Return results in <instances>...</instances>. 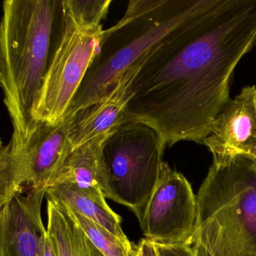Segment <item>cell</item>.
I'll return each mask as SVG.
<instances>
[{"label": "cell", "mask_w": 256, "mask_h": 256, "mask_svg": "<svg viewBox=\"0 0 256 256\" xmlns=\"http://www.w3.org/2000/svg\"><path fill=\"white\" fill-rule=\"evenodd\" d=\"M256 44V0H199L146 55L132 86L128 121L167 146L203 144L230 100V82Z\"/></svg>", "instance_id": "cell-1"}, {"label": "cell", "mask_w": 256, "mask_h": 256, "mask_svg": "<svg viewBox=\"0 0 256 256\" xmlns=\"http://www.w3.org/2000/svg\"><path fill=\"white\" fill-rule=\"evenodd\" d=\"M64 0H4L0 26V83L12 122L10 142L35 128L32 109L62 30Z\"/></svg>", "instance_id": "cell-2"}, {"label": "cell", "mask_w": 256, "mask_h": 256, "mask_svg": "<svg viewBox=\"0 0 256 256\" xmlns=\"http://www.w3.org/2000/svg\"><path fill=\"white\" fill-rule=\"evenodd\" d=\"M199 0H131L124 17L103 31L96 55L64 119L107 95L118 79L143 60L198 4Z\"/></svg>", "instance_id": "cell-3"}, {"label": "cell", "mask_w": 256, "mask_h": 256, "mask_svg": "<svg viewBox=\"0 0 256 256\" xmlns=\"http://www.w3.org/2000/svg\"><path fill=\"white\" fill-rule=\"evenodd\" d=\"M256 160L214 162L197 196L194 246L214 256H256Z\"/></svg>", "instance_id": "cell-4"}, {"label": "cell", "mask_w": 256, "mask_h": 256, "mask_svg": "<svg viewBox=\"0 0 256 256\" xmlns=\"http://www.w3.org/2000/svg\"><path fill=\"white\" fill-rule=\"evenodd\" d=\"M166 148L149 126L137 121L120 126L103 150L104 198L130 208L140 221L158 182Z\"/></svg>", "instance_id": "cell-5"}, {"label": "cell", "mask_w": 256, "mask_h": 256, "mask_svg": "<svg viewBox=\"0 0 256 256\" xmlns=\"http://www.w3.org/2000/svg\"><path fill=\"white\" fill-rule=\"evenodd\" d=\"M104 30L78 22L64 4L62 30L42 88L32 109L36 122L58 124L98 53Z\"/></svg>", "instance_id": "cell-6"}, {"label": "cell", "mask_w": 256, "mask_h": 256, "mask_svg": "<svg viewBox=\"0 0 256 256\" xmlns=\"http://www.w3.org/2000/svg\"><path fill=\"white\" fill-rule=\"evenodd\" d=\"M71 121L37 122L24 142L1 145L0 206L18 193L47 190L72 152L68 140Z\"/></svg>", "instance_id": "cell-7"}, {"label": "cell", "mask_w": 256, "mask_h": 256, "mask_svg": "<svg viewBox=\"0 0 256 256\" xmlns=\"http://www.w3.org/2000/svg\"><path fill=\"white\" fill-rule=\"evenodd\" d=\"M143 234L160 245H192L198 223L197 197L186 178L166 162L142 220Z\"/></svg>", "instance_id": "cell-8"}, {"label": "cell", "mask_w": 256, "mask_h": 256, "mask_svg": "<svg viewBox=\"0 0 256 256\" xmlns=\"http://www.w3.org/2000/svg\"><path fill=\"white\" fill-rule=\"evenodd\" d=\"M214 162L235 156L253 158L256 154V86H248L222 109L204 140Z\"/></svg>", "instance_id": "cell-9"}, {"label": "cell", "mask_w": 256, "mask_h": 256, "mask_svg": "<svg viewBox=\"0 0 256 256\" xmlns=\"http://www.w3.org/2000/svg\"><path fill=\"white\" fill-rule=\"evenodd\" d=\"M146 56L126 72L106 96L71 118L68 140L72 150L96 138L114 132L128 122V104L134 96L132 86Z\"/></svg>", "instance_id": "cell-10"}, {"label": "cell", "mask_w": 256, "mask_h": 256, "mask_svg": "<svg viewBox=\"0 0 256 256\" xmlns=\"http://www.w3.org/2000/svg\"><path fill=\"white\" fill-rule=\"evenodd\" d=\"M112 133L96 138L72 151L49 186L54 184H71L88 196L106 202L103 194L106 184L103 150Z\"/></svg>", "instance_id": "cell-11"}, {"label": "cell", "mask_w": 256, "mask_h": 256, "mask_svg": "<svg viewBox=\"0 0 256 256\" xmlns=\"http://www.w3.org/2000/svg\"><path fill=\"white\" fill-rule=\"evenodd\" d=\"M47 199V232L58 256H104L92 244L66 206Z\"/></svg>", "instance_id": "cell-12"}, {"label": "cell", "mask_w": 256, "mask_h": 256, "mask_svg": "<svg viewBox=\"0 0 256 256\" xmlns=\"http://www.w3.org/2000/svg\"><path fill=\"white\" fill-rule=\"evenodd\" d=\"M46 197L58 200L70 209L98 223L130 248L136 245L130 242L122 228V218L110 209L106 202L88 196L74 186L68 184H54L46 190Z\"/></svg>", "instance_id": "cell-13"}, {"label": "cell", "mask_w": 256, "mask_h": 256, "mask_svg": "<svg viewBox=\"0 0 256 256\" xmlns=\"http://www.w3.org/2000/svg\"><path fill=\"white\" fill-rule=\"evenodd\" d=\"M68 209L92 244L104 256H138L137 245L134 248L127 246L113 234L98 223L89 220L70 208Z\"/></svg>", "instance_id": "cell-14"}, {"label": "cell", "mask_w": 256, "mask_h": 256, "mask_svg": "<svg viewBox=\"0 0 256 256\" xmlns=\"http://www.w3.org/2000/svg\"><path fill=\"white\" fill-rule=\"evenodd\" d=\"M112 0H64L67 11L78 22L90 26H102Z\"/></svg>", "instance_id": "cell-15"}, {"label": "cell", "mask_w": 256, "mask_h": 256, "mask_svg": "<svg viewBox=\"0 0 256 256\" xmlns=\"http://www.w3.org/2000/svg\"><path fill=\"white\" fill-rule=\"evenodd\" d=\"M155 245L158 256H197L192 245Z\"/></svg>", "instance_id": "cell-16"}, {"label": "cell", "mask_w": 256, "mask_h": 256, "mask_svg": "<svg viewBox=\"0 0 256 256\" xmlns=\"http://www.w3.org/2000/svg\"><path fill=\"white\" fill-rule=\"evenodd\" d=\"M38 256H58L48 234L47 228L42 233L38 242Z\"/></svg>", "instance_id": "cell-17"}, {"label": "cell", "mask_w": 256, "mask_h": 256, "mask_svg": "<svg viewBox=\"0 0 256 256\" xmlns=\"http://www.w3.org/2000/svg\"><path fill=\"white\" fill-rule=\"evenodd\" d=\"M138 256H158L155 244L146 238L142 239L137 245Z\"/></svg>", "instance_id": "cell-18"}, {"label": "cell", "mask_w": 256, "mask_h": 256, "mask_svg": "<svg viewBox=\"0 0 256 256\" xmlns=\"http://www.w3.org/2000/svg\"><path fill=\"white\" fill-rule=\"evenodd\" d=\"M196 251L197 256H214V254L210 253L206 248L199 246H193Z\"/></svg>", "instance_id": "cell-19"}, {"label": "cell", "mask_w": 256, "mask_h": 256, "mask_svg": "<svg viewBox=\"0 0 256 256\" xmlns=\"http://www.w3.org/2000/svg\"><path fill=\"white\" fill-rule=\"evenodd\" d=\"M253 158H254V160H256V155L254 156V157H253Z\"/></svg>", "instance_id": "cell-20"}, {"label": "cell", "mask_w": 256, "mask_h": 256, "mask_svg": "<svg viewBox=\"0 0 256 256\" xmlns=\"http://www.w3.org/2000/svg\"><path fill=\"white\" fill-rule=\"evenodd\" d=\"M254 169H256V168H254Z\"/></svg>", "instance_id": "cell-21"}]
</instances>
